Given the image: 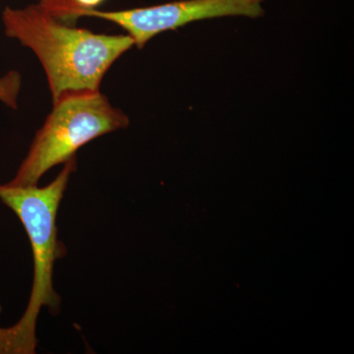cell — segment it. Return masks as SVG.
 Instances as JSON below:
<instances>
[{
	"mask_svg": "<svg viewBox=\"0 0 354 354\" xmlns=\"http://www.w3.org/2000/svg\"><path fill=\"white\" fill-rule=\"evenodd\" d=\"M4 31L37 55L53 101L76 93L97 92L116 62L134 46L129 35L95 34L65 24L39 2L23 9L6 7Z\"/></svg>",
	"mask_w": 354,
	"mask_h": 354,
	"instance_id": "1",
	"label": "cell"
},
{
	"mask_svg": "<svg viewBox=\"0 0 354 354\" xmlns=\"http://www.w3.org/2000/svg\"><path fill=\"white\" fill-rule=\"evenodd\" d=\"M76 169L75 158H70L50 184L16 187L0 184V201L12 209L24 227L31 242L34 279L31 297L24 314L15 325L0 328V354L36 353L37 321L43 307L58 312L60 298L53 288L55 261L64 247L57 239V218L70 176Z\"/></svg>",
	"mask_w": 354,
	"mask_h": 354,
	"instance_id": "2",
	"label": "cell"
},
{
	"mask_svg": "<svg viewBox=\"0 0 354 354\" xmlns=\"http://www.w3.org/2000/svg\"><path fill=\"white\" fill-rule=\"evenodd\" d=\"M129 118L97 92L76 93L53 102V109L32 140L29 152L10 183L16 187L38 186L46 171L65 164L81 147L122 129Z\"/></svg>",
	"mask_w": 354,
	"mask_h": 354,
	"instance_id": "3",
	"label": "cell"
},
{
	"mask_svg": "<svg viewBox=\"0 0 354 354\" xmlns=\"http://www.w3.org/2000/svg\"><path fill=\"white\" fill-rule=\"evenodd\" d=\"M265 0H181L144 8L101 11L80 8L71 0H53V11L64 21L80 17L99 18L120 26L141 50L160 32L176 30L195 21L225 16L258 18L264 15Z\"/></svg>",
	"mask_w": 354,
	"mask_h": 354,
	"instance_id": "4",
	"label": "cell"
},
{
	"mask_svg": "<svg viewBox=\"0 0 354 354\" xmlns=\"http://www.w3.org/2000/svg\"><path fill=\"white\" fill-rule=\"evenodd\" d=\"M21 84V75L17 71H10L0 77V102L9 108L18 109Z\"/></svg>",
	"mask_w": 354,
	"mask_h": 354,
	"instance_id": "5",
	"label": "cell"
},
{
	"mask_svg": "<svg viewBox=\"0 0 354 354\" xmlns=\"http://www.w3.org/2000/svg\"><path fill=\"white\" fill-rule=\"evenodd\" d=\"M74 6L85 9H95V7L101 6L104 0H71Z\"/></svg>",
	"mask_w": 354,
	"mask_h": 354,
	"instance_id": "6",
	"label": "cell"
},
{
	"mask_svg": "<svg viewBox=\"0 0 354 354\" xmlns=\"http://www.w3.org/2000/svg\"><path fill=\"white\" fill-rule=\"evenodd\" d=\"M1 311H2L1 305H0V313H1Z\"/></svg>",
	"mask_w": 354,
	"mask_h": 354,
	"instance_id": "7",
	"label": "cell"
}]
</instances>
